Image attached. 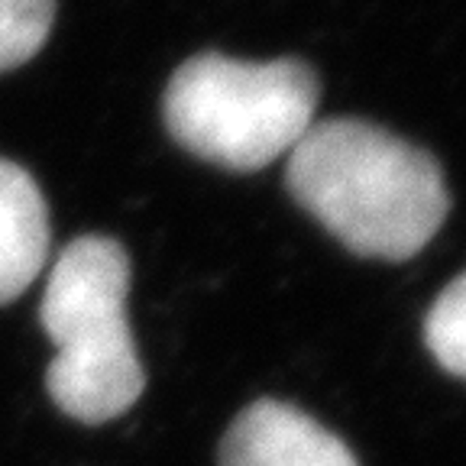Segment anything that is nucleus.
I'll return each mask as SVG.
<instances>
[{"label":"nucleus","instance_id":"nucleus-4","mask_svg":"<svg viewBox=\"0 0 466 466\" xmlns=\"http://www.w3.org/2000/svg\"><path fill=\"white\" fill-rule=\"evenodd\" d=\"M220 466H357V460L301 408L259 399L227 428Z\"/></svg>","mask_w":466,"mask_h":466},{"label":"nucleus","instance_id":"nucleus-1","mask_svg":"<svg viewBox=\"0 0 466 466\" xmlns=\"http://www.w3.org/2000/svg\"><path fill=\"white\" fill-rule=\"evenodd\" d=\"M291 198L347 249L421 253L447 218V185L424 149L363 120H324L289 153Z\"/></svg>","mask_w":466,"mask_h":466},{"label":"nucleus","instance_id":"nucleus-2","mask_svg":"<svg viewBox=\"0 0 466 466\" xmlns=\"http://www.w3.org/2000/svg\"><path fill=\"white\" fill-rule=\"evenodd\" d=\"M127 295L130 256L110 237H78L52 266L39 305V320L56 347L46 386L75 421H114L146 389L127 324Z\"/></svg>","mask_w":466,"mask_h":466},{"label":"nucleus","instance_id":"nucleus-3","mask_svg":"<svg viewBox=\"0 0 466 466\" xmlns=\"http://www.w3.org/2000/svg\"><path fill=\"white\" fill-rule=\"evenodd\" d=\"M318 75L299 58L237 62L201 52L172 75L162 116L175 143L230 172L289 156L314 127Z\"/></svg>","mask_w":466,"mask_h":466},{"label":"nucleus","instance_id":"nucleus-5","mask_svg":"<svg viewBox=\"0 0 466 466\" xmlns=\"http://www.w3.org/2000/svg\"><path fill=\"white\" fill-rule=\"evenodd\" d=\"M49 259V208L36 178L0 159V305L33 285Z\"/></svg>","mask_w":466,"mask_h":466},{"label":"nucleus","instance_id":"nucleus-7","mask_svg":"<svg viewBox=\"0 0 466 466\" xmlns=\"http://www.w3.org/2000/svg\"><path fill=\"white\" fill-rule=\"evenodd\" d=\"M424 343L447 372L466 379V272L453 279L431 305Z\"/></svg>","mask_w":466,"mask_h":466},{"label":"nucleus","instance_id":"nucleus-6","mask_svg":"<svg viewBox=\"0 0 466 466\" xmlns=\"http://www.w3.org/2000/svg\"><path fill=\"white\" fill-rule=\"evenodd\" d=\"M56 0H0V72L20 68L49 39Z\"/></svg>","mask_w":466,"mask_h":466}]
</instances>
